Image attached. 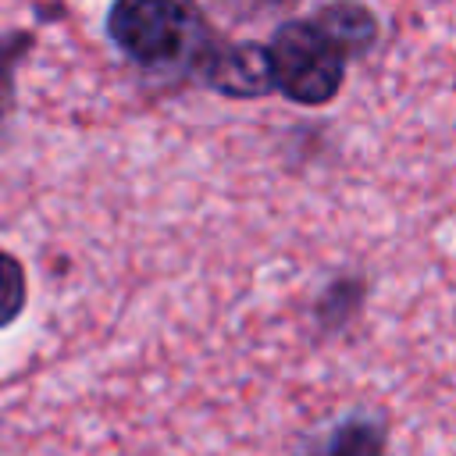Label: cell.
Segmentation results:
<instances>
[{
	"label": "cell",
	"mask_w": 456,
	"mask_h": 456,
	"mask_svg": "<svg viewBox=\"0 0 456 456\" xmlns=\"http://www.w3.org/2000/svg\"><path fill=\"white\" fill-rule=\"evenodd\" d=\"M107 36L146 71H189L200 78L221 46L196 0H114Z\"/></svg>",
	"instance_id": "1"
},
{
	"label": "cell",
	"mask_w": 456,
	"mask_h": 456,
	"mask_svg": "<svg viewBox=\"0 0 456 456\" xmlns=\"http://www.w3.org/2000/svg\"><path fill=\"white\" fill-rule=\"evenodd\" d=\"M264 50L271 89H278L285 100L299 107H324L338 96L349 53L317 18L285 21Z\"/></svg>",
	"instance_id": "2"
},
{
	"label": "cell",
	"mask_w": 456,
	"mask_h": 456,
	"mask_svg": "<svg viewBox=\"0 0 456 456\" xmlns=\"http://www.w3.org/2000/svg\"><path fill=\"white\" fill-rule=\"evenodd\" d=\"M203 82L228 96H260L271 89L267 50L253 43H221L203 71Z\"/></svg>",
	"instance_id": "3"
},
{
	"label": "cell",
	"mask_w": 456,
	"mask_h": 456,
	"mask_svg": "<svg viewBox=\"0 0 456 456\" xmlns=\"http://www.w3.org/2000/svg\"><path fill=\"white\" fill-rule=\"evenodd\" d=\"M306 456H392L385 420L370 413H349L310 445Z\"/></svg>",
	"instance_id": "4"
},
{
	"label": "cell",
	"mask_w": 456,
	"mask_h": 456,
	"mask_svg": "<svg viewBox=\"0 0 456 456\" xmlns=\"http://www.w3.org/2000/svg\"><path fill=\"white\" fill-rule=\"evenodd\" d=\"M314 18L342 43V50H346L349 57L363 53V50L374 43V36H378L374 14H370L363 4H356V0H335V4L321 7Z\"/></svg>",
	"instance_id": "5"
},
{
	"label": "cell",
	"mask_w": 456,
	"mask_h": 456,
	"mask_svg": "<svg viewBox=\"0 0 456 456\" xmlns=\"http://www.w3.org/2000/svg\"><path fill=\"white\" fill-rule=\"evenodd\" d=\"M360 306H363V285L360 281H349V278H338V281H331L321 292V299L314 306V317H317L321 331L335 335V331H342L360 314Z\"/></svg>",
	"instance_id": "6"
},
{
	"label": "cell",
	"mask_w": 456,
	"mask_h": 456,
	"mask_svg": "<svg viewBox=\"0 0 456 456\" xmlns=\"http://www.w3.org/2000/svg\"><path fill=\"white\" fill-rule=\"evenodd\" d=\"M28 303V278L14 253L0 246V331L11 328Z\"/></svg>",
	"instance_id": "7"
},
{
	"label": "cell",
	"mask_w": 456,
	"mask_h": 456,
	"mask_svg": "<svg viewBox=\"0 0 456 456\" xmlns=\"http://www.w3.org/2000/svg\"><path fill=\"white\" fill-rule=\"evenodd\" d=\"M28 46H32V32H7L0 39V125L14 100V71H18L21 57L28 53Z\"/></svg>",
	"instance_id": "8"
}]
</instances>
